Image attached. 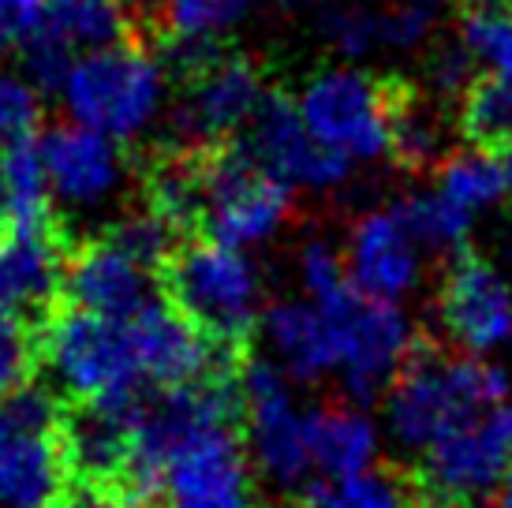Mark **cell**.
<instances>
[{
	"instance_id": "6da1fadb",
	"label": "cell",
	"mask_w": 512,
	"mask_h": 508,
	"mask_svg": "<svg viewBox=\"0 0 512 508\" xmlns=\"http://www.w3.org/2000/svg\"><path fill=\"white\" fill-rule=\"evenodd\" d=\"M128 501L150 508H258L232 381L150 393L131 411Z\"/></svg>"
},
{
	"instance_id": "7a4b0ae2",
	"label": "cell",
	"mask_w": 512,
	"mask_h": 508,
	"mask_svg": "<svg viewBox=\"0 0 512 508\" xmlns=\"http://www.w3.org/2000/svg\"><path fill=\"white\" fill-rule=\"evenodd\" d=\"M509 404V374L475 355H423L404 367L382 408V430L400 452L423 456L453 430Z\"/></svg>"
},
{
	"instance_id": "3957f363",
	"label": "cell",
	"mask_w": 512,
	"mask_h": 508,
	"mask_svg": "<svg viewBox=\"0 0 512 508\" xmlns=\"http://www.w3.org/2000/svg\"><path fill=\"white\" fill-rule=\"evenodd\" d=\"M57 98L68 124L128 146L146 139L169 113V68L150 49L124 42L75 60Z\"/></svg>"
},
{
	"instance_id": "277c9868",
	"label": "cell",
	"mask_w": 512,
	"mask_h": 508,
	"mask_svg": "<svg viewBox=\"0 0 512 508\" xmlns=\"http://www.w3.org/2000/svg\"><path fill=\"white\" fill-rule=\"evenodd\" d=\"M38 348L57 389L83 408L131 411L150 396L128 322H109L68 307L45 322Z\"/></svg>"
},
{
	"instance_id": "5b68a950",
	"label": "cell",
	"mask_w": 512,
	"mask_h": 508,
	"mask_svg": "<svg viewBox=\"0 0 512 508\" xmlns=\"http://www.w3.org/2000/svg\"><path fill=\"white\" fill-rule=\"evenodd\" d=\"M165 288L172 307L225 348L247 337L266 314L258 262L217 240L176 247L165 266Z\"/></svg>"
},
{
	"instance_id": "8992f818",
	"label": "cell",
	"mask_w": 512,
	"mask_h": 508,
	"mask_svg": "<svg viewBox=\"0 0 512 508\" xmlns=\"http://www.w3.org/2000/svg\"><path fill=\"white\" fill-rule=\"evenodd\" d=\"M296 113L318 146L356 165H374L393 154L397 98L356 64L314 71L296 94Z\"/></svg>"
},
{
	"instance_id": "52a82bcc",
	"label": "cell",
	"mask_w": 512,
	"mask_h": 508,
	"mask_svg": "<svg viewBox=\"0 0 512 508\" xmlns=\"http://www.w3.org/2000/svg\"><path fill=\"white\" fill-rule=\"evenodd\" d=\"M180 90L172 98V135L184 150H210L243 135L270 98L255 60L217 49H176Z\"/></svg>"
},
{
	"instance_id": "ba28073f",
	"label": "cell",
	"mask_w": 512,
	"mask_h": 508,
	"mask_svg": "<svg viewBox=\"0 0 512 508\" xmlns=\"http://www.w3.org/2000/svg\"><path fill=\"white\" fill-rule=\"evenodd\" d=\"M240 393V434L255 475L273 494L311 490V452H307V411L299 404L296 381L285 370L258 359L236 378Z\"/></svg>"
},
{
	"instance_id": "9c48e42d",
	"label": "cell",
	"mask_w": 512,
	"mask_h": 508,
	"mask_svg": "<svg viewBox=\"0 0 512 508\" xmlns=\"http://www.w3.org/2000/svg\"><path fill=\"white\" fill-rule=\"evenodd\" d=\"M292 221V187L262 169L243 146L202 161V221L206 240L236 251L273 243Z\"/></svg>"
},
{
	"instance_id": "30bf717a",
	"label": "cell",
	"mask_w": 512,
	"mask_h": 508,
	"mask_svg": "<svg viewBox=\"0 0 512 508\" xmlns=\"http://www.w3.org/2000/svg\"><path fill=\"white\" fill-rule=\"evenodd\" d=\"M57 396L27 385L0 400V508H49L64 494Z\"/></svg>"
},
{
	"instance_id": "8fae6325",
	"label": "cell",
	"mask_w": 512,
	"mask_h": 508,
	"mask_svg": "<svg viewBox=\"0 0 512 508\" xmlns=\"http://www.w3.org/2000/svg\"><path fill=\"white\" fill-rule=\"evenodd\" d=\"M333 318L337 378L352 400H370L404 374L415 352V325L404 307L359 296L356 288L333 303H318Z\"/></svg>"
},
{
	"instance_id": "7c38bea8",
	"label": "cell",
	"mask_w": 512,
	"mask_h": 508,
	"mask_svg": "<svg viewBox=\"0 0 512 508\" xmlns=\"http://www.w3.org/2000/svg\"><path fill=\"white\" fill-rule=\"evenodd\" d=\"M512 475V404L453 430L419 456V486L434 508H479Z\"/></svg>"
},
{
	"instance_id": "4fadbf2b",
	"label": "cell",
	"mask_w": 512,
	"mask_h": 508,
	"mask_svg": "<svg viewBox=\"0 0 512 508\" xmlns=\"http://www.w3.org/2000/svg\"><path fill=\"white\" fill-rule=\"evenodd\" d=\"M505 198V172L490 150H460L441 157L434 184L404 202L415 236L434 254L460 251L475 225L490 217Z\"/></svg>"
},
{
	"instance_id": "5bb4252c",
	"label": "cell",
	"mask_w": 512,
	"mask_h": 508,
	"mask_svg": "<svg viewBox=\"0 0 512 508\" xmlns=\"http://www.w3.org/2000/svg\"><path fill=\"white\" fill-rule=\"evenodd\" d=\"M341 254L359 296L400 307L419 292L430 251L415 236L404 206H374L352 221Z\"/></svg>"
},
{
	"instance_id": "9a60e30c",
	"label": "cell",
	"mask_w": 512,
	"mask_h": 508,
	"mask_svg": "<svg viewBox=\"0 0 512 508\" xmlns=\"http://www.w3.org/2000/svg\"><path fill=\"white\" fill-rule=\"evenodd\" d=\"M128 38L131 0H45L38 27L19 49L30 83L57 90L79 57L116 49Z\"/></svg>"
},
{
	"instance_id": "2e32d148",
	"label": "cell",
	"mask_w": 512,
	"mask_h": 508,
	"mask_svg": "<svg viewBox=\"0 0 512 508\" xmlns=\"http://www.w3.org/2000/svg\"><path fill=\"white\" fill-rule=\"evenodd\" d=\"M49 195L68 213H98L131 184L124 146L79 124H57L38 139Z\"/></svg>"
},
{
	"instance_id": "e0dca14e",
	"label": "cell",
	"mask_w": 512,
	"mask_h": 508,
	"mask_svg": "<svg viewBox=\"0 0 512 508\" xmlns=\"http://www.w3.org/2000/svg\"><path fill=\"white\" fill-rule=\"evenodd\" d=\"M438 322L464 355L490 359L512 344V281L490 258H460L438 292Z\"/></svg>"
},
{
	"instance_id": "ac0fdd59",
	"label": "cell",
	"mask_w": 512,
	"mask_h": 508,
	"mask_svg": "<svg viewBox=\"0 0 512 508\" xmlns=\"http://www.w3.org/2000/svg\"><path fill=\"white\" fill-rule=\"evenodd\" d=\"M243 150L292 191L326 195L352 180V165L329 154L326 146H318L299 120L296 101L281 98V94H270L262 101L251 127L243 131Z\"/></svg>"
},
{
	"instance_id": "d6986e66",
	"label": "cell",
	"mask_w": 512,
	"mask_h": 508,
	"mask_svg": "<svg viewBox=\"0 0 512 508\" xmlns=\"http://www.w3.org/2000/svg\"><path fill=\"white\" fill-rule=\"evenodd\" d=\"M60 292L72 303V311L109 318V322H131L150 303H157V277L154 269L131 258L120 243L101 236L68 258Z\"/></svg>"
},
{
	"instance_id": "ffe728a7",
	"label": "cell",
	"mask_w": 512,
	"mask_h": 508,
	"mask_svg": "<svg viewBox=\"0 0 512 508\" xmlns=\"http://www.w3.org/2000/svg\"><path fill=\"white\" fill-rule=\"evenodd\" d=\"M258 325L270 348V363H277L296 385L337 378L333 318L326 307L303 296H288L270 303Z\"/></svg>"
},
{
	"instance_id": "44dd1931",
	"label": "cell",
	"mask_w": 512,
	"mask_h": 508,
	"mask_svg": "<svg viewBox=\"0 0 512 508\" xmlns=\"http://www.w3.org/2000/svg\"><path fill=\"white\" fill-rule=\"evenodd\" d=\"M382 426L374 415L363 411V404H326L307 411V452L311 467L326 482L356 479L367 475L378 464L382 452Z\"/></svg>"
},
{
	"instance_id": "7402d4cb",
	"label": "cell",
	"mask_w": 512,
	"mask_h": 508,
	"mask_svg": "<svg viewBox=\"0 0 512 508\" xmlns=\"http://www.w3.org/2000/svg\"><path fill=\"white\" fill-rule=\"evenodd\" d=\"M64 254L49 232H0V314L45 307L64 284Z\"/></svg>"
},
{
	"instance_id": "603a6c76",
	"label": "cell",
	"mask_w": 512,
	"mask_h": 508,
	"mask_svg": "<svg viewBox=\"0 0 512 508\" xmlns=\"http://www.w3.org/2000/svg\"><path fill=\"white\" fill-rule=\"evenodd\" d=\"M131 411L79 408L72 419H64L60 445L68 475H79L83 486L124 482L131 452Z\"/></svg>"
},
{
	"instance_id": "cb8c5ba5",
	"label": "cell",
	"mask_w": 512,
	"mask_h": 508,
	"mask_svg": "<svg viewBox=\"0 0 512 508\" xmlns=\"http://www.w3.org/2000/svg\"><path fill=\"white\" fill-rule=\"evenodd\" d=\"M0 225L15 232L53 228V195L34 139L0 150Z\"/></svg>"
},
{
	"instance_id": "d4e9b609",
	"label": "cell",
	"mask_w": 512,
	"mask_h": 508,
	"mask_svg": "<svg viewBox=\"0 0 512 508\" xmlns=\"http://www.w3.org/2000/svg\"><path fill=\"white\" fill-rule=\"evenodd\" d=\"M255 8L258 0H157L161 27L176 49H214Z\"/></svg>"
},
{
	"instance_id": "484cf974",
	"label": "cell",
	"mask_w": 512,
	"mask_h": 508,
	"mask_svg": "<svg viewBox=\"0 0 512 508\" xmlns=\"http://www.w3.org/2000/svg\"><path fill=\"white\" fill-rule=\"evenodd\" d=\"M146 210H154L161 221L176 232L202 221V165L187 157H169L165 165L150 172L146 184Z\"/></svg>"
},
{
	"instance_id": "4316f807",
	"label": "cell",
	"mask_w": 512,
	"mask_h": 508,
	"mask_svg": "<svg viewBox=\"0 0 512 508\" xmlns=\"http://www.w3.org/2000/svg\"><path fill=\"white\" fill-rule=\"evenodd\" d=\"M460 127L483 150L512 146V79H498V75L475 79L460 105Z\"/></svg>"
},
{
	"instance_id": "83f0119b",
	"label": "cell",
	"mask_w": 512,
	"mask_h": 508,
	"mask_svg": "<svg viewBox=\"0 0 512 508\" xmlns=\"http://www.w3.org/2000/svg\"><path fill=\"white\" fill-rule=\"evenodd\" d=\"M318 30L344 60H367L385 49L382 8L370 4H322Z\"/></svg>"
},
{
	"instance_id": "f1b7e54d",
	"label": "cell",
	"mask_w": 512,
	"mask_h": 508,
	"mask_svg": "<svg viewBox=\"0 0 512 508\" xmlns=\"http://www.w3.org/2000/svg\"><path fill=\"white\" fill-rule=\"evenodd\" d=\"M299 508H412V497L397 479L367 471L356 479L318 482L303 494Z\"/></svg>"
},
{
	"instance_id": "f546056e",
	"label": "cell",
	"mask_w": 512,
	"mask_h": 508,
	"mask_svg": "<svg viewBox=\"0 0 512 508\" xmlns=\"http://www.w3.org/2000/svg\"><path fill=\"white\" fill-rule=\"evenodd\" d=\"M393 154L404 165H430L445 154V124L441 116L415 98L397 101V116H393Z\"/></svg>"
},
{
	"instance_id": "4dcf8cb0",
	"label": "cell",
	"mask_w": 512,
	"mask_h": 508,
	"mask_svg": "<svg viewBox=\"0 0 512 508\" xmlns=\"http://www.w3.org/2000/svg\"><path fill=\"white\" fill-rule=\"evenodd\" d=\"M296 284L299 296L311 303H333L352 292L348 269H344V254L333 247L329 240H303V247L296 251Z\"/></svg>"
},
{
	"instance_id": "1f68e13d",
	"label": "cell",
	"mask_w": 512,
	"mask_h": 508,
	"mask_svg": "<svg viewBox=\"0 0 512 508\" xmlns=\"http://www.w3.org/2000/svg\"><path fill=\"white\" fill-rule=\"evenodd\" d=\"M113 243H120L131 258H139L143 266L157 269L169 266V258L176 254V228H169L154 210H128L120 221H113V228L105 232Z\"/></svg>"
},
{
	"instance_id": "d6a6232c",
	"label": "cell",
	"mask_w": 512,
	"mask_h": 508,
	"mask_svg": "<svg viewBox=\"0 0 512 508\" xmlns=\"http://www.w3.org/2000/svg\"><path fill=\"white\" fill-rule=\"evenodd\" d=\"M42 120V94L19 71L0 68V150L30 142Z\"/></svg>"
},
{
	"instance_id": "836d02e7",
	"label": "cell",
	"mask_w": 512,
	"mask_h": 508,
	"mask_svg": "<svg viewBox=\"0 0 512 508\" xmlns=\"http://www.w3.org/2000/svg\"><path fill=\"white\" fill-rule=\"evenodd\" d=\"M42 359L38 337L23 314H0V400L30 385V374Z\"/></svg>"
},
{
	"instance_id": "e575fe53",
	"label": "cell",
	"mask_w": 512,
	"mask_h": 508,
	"mask_svg": "<svg viewBox=\"0 0 512 508\" xmlns=\"http://www.w3.org/2000/svg\"><path fill=\"white\" fill-rule=\"evenodd\" d=\"M464 45H468V53L475 57V64L486 68V75L512 79V12L468 19Z\"/></svg>"
},
{
	"instance_id": "d590c367",
	"label": "cell",
	"mask_w": 512,
	"mask_h": 508,
	"mask_svg": "<svg viewBox=\"0 0 512 508\" xmlns=\"http://www.w3.org/2000/svg\"><path fill=\"white\" fill-rule=\"evenodd\" d=\"M475 57L468 53V45H438L427 57V86L438 98H464L475 86Z\"/></svg>"
},
{
	"instance_id": "8d00e7d4",
	"label": "cell",
	"mask_w": 512,
	"mask_h": 508,
	"mask_svg": "<svg viewBox=\"0 0 512 508\" xmlns=\"http://www.w3.org/2000/svg\"><path fill=\"white\" fill-rule=\"evenodd\" d=\"M385 23V49L389 53H412L427 42L430 34V12L427 8H412V4H393L382 8Z\"/></svg>"
},
{
	"instance_id": "74e56055",
	"label": "cell",
	"mask_w": 512,
	"mask_h": 508,
	"mask_svg": "<svg viewBox=\"0 0 512 508\" xmlns=\"http://www.w3.org/2000/svg\"><path fill=\"white\" fill-rule=\"evenodd\" d=\"M45 0H0V45H19L38 27Z\"/></svg>"
},
{
	"instance_id": "f35d334b",
	"label": "cell",
	"mask_w": 512,
	"mask_h": 508,
	"mask_svg": "<svg viewBox=\"0 0 512 508\" xmlns=\"http://www.w3.org/2000/svg\"><path fill=\"white\" fill-rule=\"evenodd\" d=\"M49 508H135L128 497H120L113 486H72L53 501Z\"/></svg>"
},
{
	"instance_id": "ab89813d",
	"label": "cell",
	"mask_w": 512,
	"mask_h": 508,
	"mask_svg": "<svg viewBox=\"0 0 512 508\" xmlns=\"http://www.w3.org/2000/svg\"><path fill=\"white\" fill-rule=\"evenodd\" d=\"M468 19H483V15H501V12H512V0H456Z\"/></svg>"
},
{
	"instance_id": "60d3db41",
	"label": "cell",
	"mask_w": 512,
	"mask_h": 508,
	"mask_svg": "<svg viewBox=\"0 0 512 508\" xmlns=\"http://www.w3.org/2000/svg\"><path fill=\"white\" fill-rule=\"evenodd\" d=\"M498 258H501L498 266L505 269V277H509V281H512V228H509V232H505V236H501Z\"/></svg>"
},
{
	"instance_id": "b9f144b4",
	"label": "cell",
	"mask_w": 512,
	"mask_h": 508,
	"mask_svg": "<svg viewBox=\"0 0 512 508\" xmlns=\"http://www.w3.org/2000/svg\"><path fill=\"white\" fill-rule=\"evenodd\" d=\"M501 172H505V198L512 202V146L505 150V157H501Z\"/></svg>"
},
{
	"instance_id": "7bdbcfd3",
	"label": "cell",
	"mask_w": 512,
	"mask_h": 508,
	"mask_svg": "<svg viewBox=\"0 0 512 508\" xmlns=\"http://www.w3.org/2000/svg\"><path fill=\"white\" fill-rule=\"evenodd\" d=\"M498 508H512V475H509V482L501 486V494H498Z\"/></svg>"
},
{
	"instance_id": "ee69618b",
	"label": "cell",
	"mask_w": 512,
	"mask_h": 508,
	"mask_svg": "<svg viewBox=\"0 0 512 508\" xmlns=\"http://www.w3.org/2000/svg\"><path fill=\"white\" fill-rule=\"evenodd\" d=\"M400 4H412V8H434V4H438V0H400Z\"/></svg>"
},
{
	"instance_id": "f6af8a7d",
	"label": "cell",
	"mask_w": 512,
	"mask_h": 508,
	"mask_svg": "<svg viewBox=\"0 0 512 508\" xmlns=\"http://www.w3.org/2000/svg\"><path fill=\"white\" fill-rule=\"evenodd\" d=\"M322 4H367V0H322Z\"/></svg>"
}]
</instances>
